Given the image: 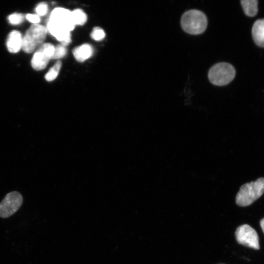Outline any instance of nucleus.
Returning <instances> with one entry per match:
<instances>
[{"instance_id": "obj_1", "label": "nucleus", "mask_w": 264, "mask_h": 264, "mask_svg": "<svg viewBox=\"0 0 264 264\" xmlns=\"http://www.w3.org/2000/svg\"><path fill=\"white\" fill-rule=\"evenodd\" d=\"M71 11L57 7L51 13L47 22V31L66 46L71 42L70 31L75 27Z\"/></svg>"}, {"instance_id": "obj_2", "label": "nucleus", "mask_w": 264, "mask_h": 264, "mask_svg": "<svg viewBox=\"0 0 264 264\" xmlns=\"http://www.w3.org/2000/svg\"><path fill=\"white\" fill-rule=\"evenodd\" d=\"M206 15L197 9H190L185 12L180 20L181 26L186 33L199 35L203 33L207 26Z\"/></svg>"}, {"instance_id": "obj_3", "label": "nucleus", "mask_w": 264, "mask_h": 264, "mask_svg": "<svg viewBox=\"0 0 264 264\" xmlns=\"http://www.w3.org/2000/svg\"><path fill=\"white\" fill-rule=\"evenodd\" d=\"M264 193V177L258 178L242 185L236 197V202L240 206H247L253 203Z\"/></svg>"}, {"instance_id": "obj_4", "label": "nucleus", "mask_w": 264, "mask_h": 264, "mask_svg": "<svg viewBox=\"0 0 264 264\" xmlns=\"http://www.w3.org/2000/svg\"><path fill=\"white\" fill-rule=\"evenodd\" d=\"M47 32L46 27L44 25L39 24H32L22 37V50L27 53L33 52L42 44Z\"/></svg>"}, {"instance_id": "obj_5", "label": "nucleus", "mask_w": 264, "mask_h": 264, "mask_svg": "<svg viewBox=\"0 0 264 264\" xmlns=\"http://www.w3.org/2000/svg\"><path fill=\"white\" fill-rule=\"evenodd\" d=\"M235 75V69L231 64L220 62L211 66L208 73V77L214 85L223 86L230 83Z\"/></svg>"}, {"instance_id": "obj_6", "label": "nucleus", "mask_w": 264, "mask_h": 264, "mask_svg": "<svg viewBox=\"0 0 264 264\" xmlns=\"http://www.w3.org/2000/svg\"><path fill=\"white\" fill-rule=\"evenodd\" d=\"M235 236L239 244L259 250V237L254 229L248 224L239 226L235 231Z\"/></svg>"}, {"instance_id": "obj_7", "label": "nucleus", "mask_w": 264, "mask_h": 264, "mask_svg": "<svg viewBox=\"0 0 264 264\" xmlns=\"http://www.w3.org/2000/svg\"><path fill=\"white\" fill-rule=\"evenodd\" d=\"M22 201L20 193L13 191L7 194L0 203V217L6 218L12 215L20 208Z\"/></svg>"}, {"instance_id": "obj_8", "label": "nucleus", "mask_w": 264, "mask_h": 264, "mask_svg": "<svg viewBox=\"0 0 264 264\" xmlns=\"http://www.w3.org/2000/svg\"><path fill=\"white\" fill-rule=\"evenodd\" d=\"M55 46L50 43H44L40 46L31 60L32 67L36 70L44 69L52 59Z\"/></svg>"}, {"instance_id": "obj_9", "label": "nucleus", "mask_w": 264, "mask_h": 264, "mask_svg": "<svg viewBox=\"0 0 264 264\" xmlns=\"http://www.w3.org/2000/svg\"><path fill=\"white\" fill-rule=\"evenodd\" d=\"M22 37L17 30L12 31L8 35L6 46L8 51L12 53L18 52L22 46Z\"/></svg>"}, {"instance_id": "obj_10", "label": "nucleus", "mask_w": 264, "mask_h": 264, "mask_svg": "<svg viewBox=\"0 0 264 264\" xmlns=\"http://www.w3.org/2000/svg\"><path fill=\"white\" fill-rule=\"evenodd\" d=\"M252 35L255 44L264 47V19L256 20L252 28Z\"/></svg>"}, {"instance_id": "obj_11", "label": "nucleus", "mask_w": 264, "mask_h": 264, "mask_svg": "<svg viewBox=\"0 0 264 264\" xmlns=\"http://www.w3.org/2000/svg\"><path fill=\"white\" fill-rule=\"evenodd\" d=\"M72 53L78 62H83L92 55L93 49L89 44H84L75 48Z\"/></svg>"}, {"instance_id": "obj_12", "label": "nucleus", "mask_w": 264, "mask_h": 264, "mask_svg": "<svg viewBox=\"0 0 264 264\" xmlns=\"http://www.w3.org/2000/svg\"><path fill=\"white\" fill-rule=\"evenodd\" d=\"M257 0H243L241 3L245 14L249 17H254L258 13Z\"/></svg>"}, {"instance_id": "obj_13", "label": "nucleus", "mask_w": 264, "mask_h": 264, "mask_svg": "<svg viewBox=\"0 0 264 264\" xmlns=\"http://www.w3.org/2000/svg\"><path fill=\"white\" fill-rule=\"evenodd\" d=\"M71 16L75 25H82L87 22V15L80 9H76L71 11Z\"/></svg>"}, {"instance_id": "obj_14", "label": "nucleus", "mask_w": 264, "mask_h": 264, "mask_svg": "<svg viewBox=\"0 0 264 264\" xmlns=\"http://www.w3.org/2000/svg\"><path fill=\"white\" fill-rule=\"evenodd\" d=\"M62 66L61 61H58L45 75V79L48 82L52 81L56 79L58 76Z\"/></svg>"}, {"instance_id": "obj_15", "label": "nucleus", "mask_w": 264, "mask_h": 264, "mask_svg": "<svg viewBox=\"0 0 264 264\" xmlns=\"http://www.w3.org/2000/svg\"><path fill=\"white\" fill-rule=\"evenodd\" d=\"M66 48L62 44L57 45L55 47L52 59H57L64 57L66 54Z\"/></svg>"}, {"instance_id": "obj_16", "label": "nucleus", "mask_w": 264, "mask_h": 264, "mask_svg": "<svg viewBox=\"0 0 264 264\" xmlns=\"http://www.w3.org/2000/svg\"><path fill=\"white\" fill-rule=\"evenodd\" d=\"M24 15L21 13H14L9 16L8 21L12 24H19L23 22Z\"/></svg>"}, {"instance_id": "obj_17", "label": "nucleus", "mask_w": 264, "mask_h": 264, "mask_svg": "<svg viewBox=\"0 0 264 264\" xmlns=\"http://www.w3.org/2000/svg\"><path fill=\"white\" fill-rule=\"evenodd\" d=\"M90 36L94 40L100 41L105 37V33L101 28L95 27L93 29Z\"/></svg>"}, {"instance_id": "obj_18", "label": "nucleus", "mask_w": 264, "mask_h": 264, "mask_svg": "<svg viewBox=\"0 0 264 264\" xmlns=\"http://www.w3.org/2000/svg\"><path fill=\"white\" fill-rule=\"evenodd\" d=\"M37 15L39 16L45 15L48 11L47 5L45 2L40 3L36 7L35 9Z\"/></svg>"}, {"instance_id": "obj_19", "label": "nucleus", "mask_w": 264, "mask_h": 264, "mask_svg": "<svg viewBox=\"0 0 264 264\" xmlns=\"http://www.w3.org/2000/svg\"><path fill=\"white\" fill-rule=\"evenodd\" d=\"M26 19L33 24H38L40 22V18L37 14H28L25 16Z\"/></svg>"}, {"instance_id": "obj_20", "label": "nucleus", "mask_w": 264, "mask_h": 264, "mask_svg": "<svg viewBox=\"0 0 264 264\" xmlns=\"http://www.w3.org/2000/svg\"><path fill=\"white\" fill-rule=\"evenodd\" d=\"M260 226L264 233V218L262 219L260 221Z\"/></svg>"}]
</instances>
